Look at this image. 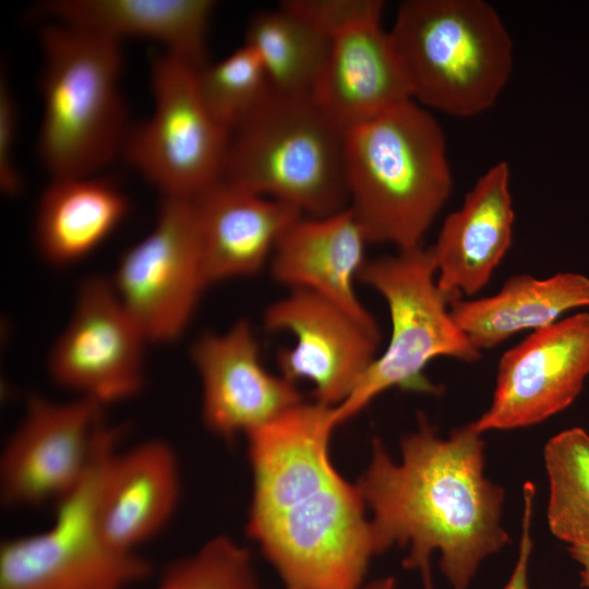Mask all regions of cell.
Masks as SVG:
<instances>
[{
    "label": "cell",
    "mask_w": 589,
    "mask_h": 589,
    "mask_svg": "<svg viewBox=\"0 0 589 589\" xmlns=\"http://www.w3.org/2000/svg\"><path fill=\"white\" fill-rule=\"evenodd\" d=\"M334 407L297 405L247 435V531L288 589H354L377 554L356 484L334 467Z\"/></svg>",
    "instance_id": "obj_1"
},
{
    "label": "cell",
    "mask_w": 589,
    "mask_h": 589,
    "mask_svg": "<svg viewBox=\"0 0 589 589\" xmlns=\"http://www.w3.org/2000/svg\"><path fill=\"white\" fill-rule=\"evenodd\" d=\"M482 433L471 423L443 438L424 417L405 436L395 460L374 440L356 485L377 554L407 546L404 567L433 589L431 556L453 589H467L482 562L510 542L502 525L505 491L484 473Z\"/></svg>",
    "instance_id": "obj_2"
},
{
    "label": "cell",
    "mask_w": 589,
    "mask_h": 589,
    "mask_svg": "<svg viewBox=\"0 0 589 589\" xmlns=\"http://www.w3.org/2000/svg\"><path fill=\"white\" fill-rule=\"evenodd\" d=\"M344 168L368 241L398 250L422 245L453 187L442 129L413 100L348 130Z\"/></svg>",
    "instance_id": "obj_3"
},
{
    "label": "cell",
    "mask_w": 589,
    "mask_h": 589,
    "mask_svg": "<svg viewBox=\"0 0 589 589\" xmlns=\"http://www.w3.org/2000/svg\"><path fill=\"white\" fill-rule=\"evenodd\" d=\"M43 118L37 153L51 179L98 175L130 130L121 44L51 21L40 29Z\"/></svg>",
    "instance_id": "obj_4"
},
{
    "label": "cell",
    "mask_w": 589,
    "mask_h": 589,
    "mask_svg": "<svg viewBox=\"0 0 589 589\" xmlns=\"http://www.w3.org/2000/svg\"><path fill=\"white\" fill-rule=\"evenodd\" d=\"M389 36L411 99L458 117L488 110L513 68V45L482 0H406Z\"/></svg>",
    "instance_id": "obj_5"
},
{
    "label": "cell",
    "mask_w": 589,
    "mask_h": 589,
    "mask_svg": "<svg viewBox=\"0 0 589 589\" xmlns=\"http://www.w3.org/2000/svg\"><path fill=\"white\" fill-rule=\"evenodd\" d=\"M345 132L312 95L271 91L229 134L219 181L293 206L304 216L348 207Z\"/></svg>",
    "instance_id": "obj_6"
},
{
    "label": "cell",
    "mask_w": 589,
    "mask_h": 589,
    "mask_svg": "<svg viewBox=\"0 0 589 589\" xmlns=\"http://www.w3.org/2000/svg\"><path fill=\"white\" fill-rule=\"evenodd\" d=\"M358 279L384 298L392 332L383 353L373 360L349 397L334 407L337 425L389 388L436 392L423 372L437 357L473 362L481 354L452 317V299L437 286L431 247L366 260Z\"/></svg>",
    "instance_id": "obj_7"
},
{
    "label": "cell",
    "mask_w": 589,
    "mask_h": 589,
    "mask_svg": "<svg viewBox=\"0 0 589 589\" xmlns=\"http://www.w3.org/2000/svg\"><path fill=\"white\" fill-rule=\"evenodd\" d=\"M196 70L165 51L155 57L153 112L123 143L121 155L163 197H195L221 177L230 133L204 104Z\"/></svg>",
    "instance_id": "obj_8"
},
{
    "label": "cell",
    "mask_w": 589,
    "mask_h": 589,
    "mask_svg": "<svg viewBox=\"0 0 589 589\" xmlns=\"http://www.w3.org/2000/svg\"><path fill=\"white\" fill-rule=\"evenodd\" d=\"M104 429L83 482L56 504L48 528L5 539L0 546V589H131L151 573L139 553L110 546L95 518Z\"/></svg>",
    "instance_id": "obj_9"
},
{
    "label": "cell",
    "mask_w": 589,
    "mask_h": 589,
    "mask_svg": "<svg viewBox=\"0 0 589 589\" xmlns=\"http://www.w3.org/2000/svg\"><path fill=\"white\" fill-rule=\"evenodd\" d=\"M110 284L148 342L181 336L209 285L194 197H163L153 229L123 253Z\"/></svg>",
    "instance_id": "obj_10"
},
{
    "label": "cell",
    "mask_w": 589,
    "mask_h": 589,
    "mask_svg": "<svg viewBox=\"0 0 589 589\" xmlns=\"http://www.w3.org/2000/svg\"><path fill=\"white\" fill-rule=\"evenodd\" d=\"M101 410L103 406L87 398L56 402L31 396L1 453L3 504H57L75 491L92 467L106 425Z\"/></svg>",
    "instance_id": "obj_11"
},
{
    "label": "cell",
    "mask_w": 589,
    "mask_h": 589,
    "mask_svg": "<svg viewBox=\"0 0 589 589\" xmlns=\"http://www.w3.org/2000/svg\"><path fill=\"white\" fill-rule=\"evenodd\" d=\"M144 333L110 280L81 286L72 316L48 357L55 383L100 406L134 397L144 382Z\"/></svg>",
    "instance_id": "obj_12"
},
{
    "label": "cell",
    "mask_w": 589,
    "mask_h": 589,
    "mask_svg": "<svg viewBox=\"0 0 589 589\" xmlns=\"http://www.w3.org/2000/svg\"><path fill=\"white\" fill-rule=\"evenodd\" d=\"M489 408L472 422L482 434L543 422L566 409L589 374V313L532 332L503 353Z\"/></svg>",
    "instance_id": "obj_13"
},
{
    "label": "cell",
    "mask_w": 589,
    "mask_h": 589,
    "mask_svg": "<svg viewBox=\"0 0 589 589\" xmlns=\"http://www.w3.org/2000/svg\"><path fill=\"white\" fill-rule=\"evenodd\" d=\"M268 330H286L294 344L277 353L288 381H309L315 401L337 407L356 388L377 357V323L362 322L333 302L305 290H291L264 312Z\"/></svg>",
    "instance_id": "obj_14"
},
{
    "label": "cell",
    "mask_w": 589,
    "mask_h": 589,
    "mask_svg": "<svg viewBox=\"0 0 589 589\" xmlns=\"http://www.w3.org/2000/svg\"><path fill=\"white\" fill-rule=\"evenodd\" d=\"M190 356L202 384L204 423L217 435L247 436L303 401L296 383L265 369L247 320L199 337Z\"/></svg>",
    "instance_id": "obj_15"
},
{
    "label": "cell",
    "mask_w": 589,
    "mask_h": 589,
    "mask_svg": "<svg viewBox=\"0 0 589 589\" xmlns=\"http://www.w3.org/2000/svg\"><path fill=\"white\" fill-rule=\"evenodd\" d=\"M119 437V428L109 426L99 457L95 518L110 546L137 553L176 512L181 490L179 462L163 440L118 450Z\"/></svg>",
    "instance_id": "obj_16"
},
{
    "label": "cell",
    "mask_w": 589,
    "mask_h": 589,
    "mask_svg": "<svg viewBox=\"0 0 589 589\" xmlns=\"http://www.w3.org/2000/svg\"><path fill=\"white\" fill-rule=\"evenodd\" d=\"M514 221L509 167L501 161L446 217L431 247L437 286L449 299L473 296L489 284L510 248Z\"/></svg>",
    "instance_id": "obj_17"
},
{
    "label": "cell",
    "mask_w": 589,
    "mask_h": 589,
    "mask_svg": "<svg viewBox=\"0 0 589 589\" xmlns=\"http://www.w3.org/2000/svg\"><path fill=\"white\" fill-rule=\"evenodd\" d=\"M312 98L345 133L412 100L381 22L358 24L330 38Z\"/></svg>",
    "instance_id": "obj_18"
},
{
    "label": "cell",
    "mask_w": 589,
    "mask_h": 589,
    "mask_svg": "<svg viewBox=\"0 0 589 589\" xmlns=\"http://www.w3.org/2000/svg\"><path fill=\"white\" fill-rule=\"evenodd\" d=\"M369 243L347 207L323 216H300L279 238L269 265L272 276L291 290L317 294L358 320L374 324L354 290Z\"/></svg>",
    "instance_id": "obj_19"
},
{
    "label": "cell",
    "mask_w": 589,
    "mask_h": 589,
    "mask_svg": "<svg viewBox=\"0 0 589 589\" xmlns=\"http://www.w3.org/2000/svg\"><path fill=\"white\" fill-rule=\"evenodd\" d=\"M208 284L252 276L271 261L284 231L301 212L286 203L218 181L194 197Z\"/></svg>",
    "instance_id": "obj_20"
},
{
    "label": "cell",
    "mask_w": 589,
    "mask_h": 589,
    "mask_svg": "<svg viewBox=\"0 0 589 589\" xmlns=\"http://www.w3.org/2000/svg\"><path fill=\"white\" fill-rule=\"evenodd\" d=\"M212 0H52L38 13L121 44L125 38L159 43L165 52L197 69L206 60Z\"/></svg>",
    "instance_id": "obj_21"
},
{
    "label": "cell",
    "mask_w": 589,
    "mask_h": 589,
    "mask_svg": "<svg viewBox=\"0 0 589 589\" xmlns=\"http://www.w3.org/2000/svg\"><path fill=\"white\" fill-rule=\"evenodd\" d=\"M582 306H589V278L576 273L545 279L513 275L495 294L449 303L453 320L480 351L521 330L552 325L565 312Z\"/></svg>",
    "instance_id": "obj_22"
},
{
    "label": "cell",
    "mask_w": 589,
    "mask_h": 589,
    "mask_svg": "<svg viewBox=\"0 0 589 589\" xmlns=\"http://www.w3.org/2000/svg\"><path fill=\"white\" fill-rule=\"evenodd\" d=\"M128 196L99 175L51 179L34 226L39 253L57 266L82 261L125 219Z\"/></svg>",
    "instance_id": "obj_23"
},
{
    "label": "cell",
    "mask_w": 589,
    "mask_h": 589,
    "mask_svg": "<svg viewBox=\"0 0 589 589\" xmlns=\"http://www.w3.org/2000/svg\"><path fill=\"white\" fill-rule=\"evenodd\" d=\"M244 44L259 55L271 89L312 95L330 49V38L279 5L254 14Z\"/></svg>",
    "instance_id": "obj_24"
},
{
    "label": "cell",
    "mask_w": 589,
    "mask_h": 589,
    "mask_svg": "<svg viewBox=\"0 0 589 589\" xmlns=\"http://www.w3.org/2000/svg\"><path fill=\"white\" fill-rule=\"evenodd\" d=\"M551 532L572 545L589 546V434L572 428L544 446Z\"/></svg>",
    "instance_id": "obj_25"
},
{
    "label": "cell",
    "mask_w": 589,
    "mask_h": 589,
    "mask_svg": "<svg viewBox=\"0 0 589 589\" xmlns=\"http://www.w3.org/2000/svg\"><path fill=\"white\" fill-rule=\"evenodd\" d=\"M201 97L229 133L268 96L271 85L256 51L243 44L224 59L196 70Z\"/></svg>",
    "instance_id": "obj_26"
},
{
    "label": "cell",
    "mask_w": 589,
    "mask_h": 589,
    "mask_svg": "<svg viewBox=\"0 0 589 589\" xmlns=\"http://www.w3.org/2000/svg\"><path fill=\"white\" fill-rule=\"evenodd\" d=\"M153 589H260L247 548L226 536L171 561Z\"/></svg>",
    "instance_id": "obj_27"
},
{
    "label": "cell",
    "mask_w": 589,
    "mask_h": 589,
    "mask_svg": "<svg viewBox=\"0 0 589 589\" xmlns=\"http://www.w3.org/2000/svg\"><path fill=\"white\" fill-rule=\"evenodd\" d=\"M279 5L329 38L358 24L380 22L384 8L380 0H286Z\"/></svg>",
    "instance_id": "obj_28"
},
{
    "label": "cell",
    "mask_w": 589,
    "mask_h": 589,
    "mask_svg": "<svg viewBox=\"0 0 589 589\" xmlns=\"http://www.w3.org/2000/svg\"><path fill=\"white\" fill-rule=\"evenodd\" d=\"M17 107L5 76L0 82V188L7 196H16L23 179L16 166L14 149L17 136Z\"/></svg>",
    "instance_id": "obj_29"
},
{
    "label": "cell",
    "mask_w": 589,
    "mask_h": 589,
    "mask_svg": "<svg viewBox=\"0 0 589 589\" xmlns=\"http://www.w3.org/2000/svg\"><path fill=\"white\" fill-rule=\"evenodd\" d=\"M534 496V484L532 482H526L522 486L524 508L521 517V531L518 545V555L509 579L507 580L503 589H529L528 565L533 546L531 528Z\"/></svg>",
    "instance_id": "obj_30"
},
{
    "label": "cell",
    "mask_w": 589,
    "mask_h": 589,
    "mask_svg": "<svg viewBox=\"0 0 589 589\" xmlns=\"http://www.w3.org/2000/svg\"><path fill=\"white\" fill-rule=\"evenodd\" d=\"M570 556L580 566L579 576L580 585L584 588L589 589V546L587 545H572L568 546Z\"/></svg>",
    "instance_id": "obj_31"
},
{
    "label": "cell",
    "mask_w": 589,
    "mask_h": 589,
    "mask_svg": "<svg viewBox=\"0 0 589 589\" xmlns=\"http://www.w3.org/2000/svg\"><path fill=\"white\" fill-rule=\"evenodd\" d=\"M354 589H396V579L393 576H384L368 582L364 581Z\"/></svg>",
    "instance_id": "obj_32"
}]
</instances>
